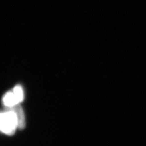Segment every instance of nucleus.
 Listing matches in <instances>:
<instances>
[{"label":"nucleus","mask_w":146,"mask_h":146,"mask_svg":"<svg viewBox=\"0 0 146 146\" xmlns=\"http://www.w3.org/2000/svg\"><path fill=\"white\" fill-rule=\"evenodd\" d=\"M17 127V120L12 111L6 110V112L0 113V131L8 135H12Z\"/></svg>","instance_id":"f257e3e1"},{"label":"nucleus","mask_w":146,"mask_h":146,"mask_svg":"<svg viewBox=\"0 0 146 146\" xmlns=\"http://www.w3.org/2000/svg\"><path fill=\"white\" fill-rule=\"evenodd\" d=\"M5 110L12 111L14 113L16 117V120H17V127L19 129H23L25 127V115H24L23 110L19 104H16L10 107H5Z\"/></svg>","instance_id":"f03ea898"},{"label":"nucleus","mask_w":146,"mask_h":146,"mask_svg":"<svg viewBox=\"0 0 146 146\" xmlns=\"http://www.w3.org/2000/svg\"><path fill=\"white\" fill-rule=\"evenodd\" d=\"M3 102L5 106V107H10L16 104L20 103L17 100V99H16L13 91L12 92L7 93L4 96V97H3Z\"/></svg>","instance_id":"7ed1b4c3"},{"label":"nucleus","mask_w":146,"mask_h":146,"mask_svg":"<svg viewBox=\"0 0 146 146\" xmlns=\"http://www.w3.org/2000/svg\"><path fill=\"white\" fill-rule=\"evenodd\" d=\"M13 92H14V95H15L16 99H17L18 102H21V101H23V98H24L23 91L21 86H18H18H16L15 87H14Z\"/></svg>","instance_id":"20e7f679"}]
</instances>
